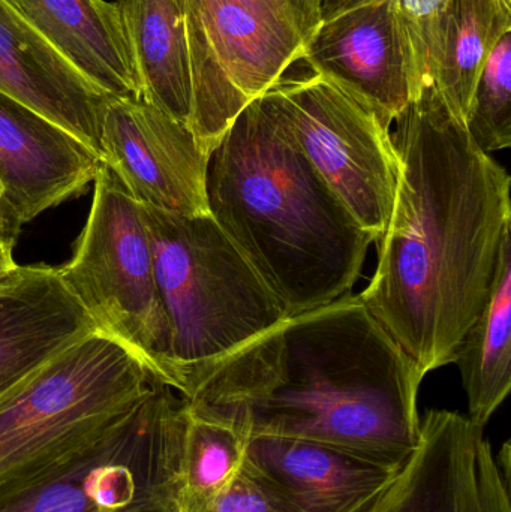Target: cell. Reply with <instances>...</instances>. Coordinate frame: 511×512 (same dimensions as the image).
<instances>
[{
	"label": "cell",
	"instance_id": "ba28073f",
	"mask_svg": "<svg viewBox=\"0 0 511 512\" xmlns=\"http://www.w3.org/2000/svg\"><path fill=\"white\" fill-rule=\"evenodd\" d=\"M261 98L377 243L386 231L398 182L399 161L390 129L323 75L282 77Z\"/></svg>",
	"mask_w": 511,
	"mask_h": 512
},
{
	"label": "cell",
	"instance_id": "5bb4252c",
	"mask_svg": "<svg viewBox=\"0 0 511 512\" xmlns=\"http://www.w3.org/2000/svg\"><path fill=\"white\" fill-rule=\"evenodd\" d=\"M246 465L299 512H359L399 469L314 442L252 438Z\"/></svg>",
	"mask_w": 511,
	"mask_h": 512
},
{
	"label": "cell",
	"instance_id": "7a4b0ae2",
	"mask_svg": "<svg viewBox=\"0 0 511 512\" xmlns=\"http://www.w3.org/2000/svg\"><path fill=\"white\" fill-rule=\"evenodd\" d=\"M416 363L359 295L282 319L195 373L191 414L248 439L284 438L401 469L419 445Z\"/></svg>",
	"mask_w": 511,
	"mask_h": 512
},
{
	"label": "cell",
	"instance_id": "5b68a950",
	"mask_svg": "<svg viewBox=\"0 0 511 512\" xmlns=\"http://www.w3.org/2000/svg\"><path fill=\"white\" fill-rule=\"evenodd\" d=\"M141 215L182 394L195 373L288 316L212 216L171 215L147 206Z\"/></svg>",
	"mask_w": 511,
	"mask_h": 512
},
{
	"label": "cell",
	"instance_id": "4fadbf2b",
	"mask_svg": "<svg viewBox=\"0 0 511 512\" xmlns=\"http://www.w3.org/2000/svg\"><path fill=\"white\" fill-rule=\"evenodd\" d=\"M0 92L66 129L102 161V116L110 98L81 77L6 0H0Z\"/></svg>",
	"mask_w": 511,
	"mask_h": 512
},
{
	"label": "cell",
	"instance_id": "ffe728a7",
	"mask_svg": "<svg viewBox=\"0 0 511 512\" xmlns=\"http://www.w3.org/2000/svg\"><path fill=\"white\" fill-rule=\"evenodd\" d=\"M186 406V405H185ZM188 412L173 512H195L245 465L249 439L233 424Z\"/></svg>",
	"mask_w": 511,
	"mask_h": 512
},
{
	"label": "cell",
	"instance_id": "30bf717a",
	"mask_svg": "<svg viewBox=\"0 0 511 512\" xmlns=\"http://www.w3.org/2000/svg\"><path fill=\"white\" fill-rule=\"evenodd\" d=\"M102 164L141 206L209 215L203 152L186 123L141 99H110L102 116Z\"/></svg>",
	"mask_w": 511,
	"mask_h": 512
},
{
	"label": "cell",
	"instance_id": "7402d4cb",
	"mask_svg": "<svg viewBox=\"0 0 511 512\" xmlns=\"http://www.w3.org/2000/svg\"><path fill=\"white\" fill-rule=\"evenodd\" d=\"M446 0H392L413 83L414 98L429 84V59L435 23Z\"/></svg>",
	"mask_w": 511,
	"mask_h": 512
},
{
	"label": "cell",
	"instance_id": "277c9868",
	"mask_svg": "<svg viewBox=\"0 0 511 512\" xmlns=\"http://www.w3.org/2000/svg\"><path fill=\"white\" fill-rule=\"evenodd\" d=\"M156 384L98 330L51 358L0 396V495L89 450Z\"/></svg>",
	"mask_w": 511,
	"mask_h": 512
},
{
	"label": "cell",
	"instance_id": "8992f818",
	"mask_svg": "<svg viewBox=\"0 0 511 512\" xmlns=\"http://www.w3.org/2000/svg\"><path fill=\"white\" fill-rule=\"evenodd\" d=\"M96 328L125 346L159 384L180 393L171 336L141 206L102 164L74 255L56 268Z\"/></svg>",
	"mask_w": 511,
	"mask_h": 512
},
{
	"label": "cell",
	"instance_id": "d4e9b609",
	"mask_svg": "<svg viewBox=\"0 0 511 512\" xmlns=\"http://www.w3.org/2000/svg\"><path fill=\"white\" fill-rule=\"evenodd\" d=\"M318 2H320L321 24H323L363 6L371 5L377 0H318Z\"/></svg>",
	"mask_w": 511,
	"mask_h": 512
},
{
	"label": "cell",
	"instance_id": "6da1fadb",
	"mask_svg": "<svg viewBox=\"0 0 511 512\" xmlns=\"http://www.w3.org/2000/svg\"><path fill=\"white\" fill-rule=\"evenodd\" d=\"M393 125L395 201L359 297L425 378L455 364L488 301L511 231V180L434 84Z\"/></svg>",
	"mask_w": 511,
	"mask_h": 512
},
{
	"label": "cell",
	"instance_id": "cb8c5ba5",
	"mask_svg": "<svg viewBox=\"0 0 511 512\" xmlns=\"http://www.w3.org/2000/svg\"><path fill=\"white\" fill-rule=\"evenodd\" d=\"M12 248L0 246V292L8 291L23 279L26 267L18 265L12 256Z\"/></svg>",
	"mask_w": 511,
	"mask_h": 512
},
{
	"label": "cell",
	"instance_id": "7c38bea8",
	"mask_svg": "<svg viewBox=\"0 0 511 512\" xmlns=\"http://www.w3.org/2000/svg\"><path fill=\"white\" fill-rule=\"evenodd\" d=\"M101 165L83 141L0 92V189L20 227L83 194Z\"/></svg>",
	"mask_w": 511,
	"mask_h": 512
},
{
	"label": "cell",
	"instance_id": "52a82bcc",
	"mask_svg": "<svg viewBox=\"0 0 511 512\" xmlns=\"http://www.w3.org/2000/svg\"><path fill=\"white\" fill-rule=\"evenodd\" d=\"M185 400L156 384L71 462L0 495V512H173Z\"/></svg>",
	"mask_w": 511,
	"mask_h": 512
},
{
	"label": "cell",
	"instance_id": "ac0fdd59",
	"mask_svg": "<svg viewBox=\"0 0 511 512\" xmlns=\"http://www.w3.org/2000/svg\"><path fill=\"white\" fill-rule=\"evenodd\" d=\"M507 32L511 0H446L441 8L432 36L429 84L464 122L480 71Z\"/></svg>",
	"mask_w": 511,
	"mask_h": 512
},
{
	"label": "cell",
	"instance_id": "9c48e42d",
	"mask_svg": "<svg viewBox=\"0 0 511 512\" xmlns=\"http://www.w3.org/2000/svg\"><path fill=\"white\" fill-rule=\"evenodd\" d=\"M483 429L458 412H426L410 459L359 512H511L509 444L498 456Z\"/></svg>",
	"mask_w": 511,
	"mask_h": 512
},
{
	"label": "cell",
	"instance_id": "e0dca14e",
	"mask_svg": "<svg viewBox=\"0 0 511 512\" xmlns=\"http://www.w3.org/2000/svg\"><path fill=\"white\" fill-rule=\"evenodd\" d=\"M141 98L189 126L192 75L185 0H117Z\"/></svg>",
	"mask_w": 511,
	"mask_h": 512
},
{
	"label": "cell",
	"instance_id": "9a60e30c",
	"mask_svg": "<svg viewBox=\"0 0 511 512\" xmlns=\"http://www.w3.org/2000/svg\"><path fill=\"white\" fill-rule=\"evenodd\" d=\"M96 330L56 268L27 265L0 292V396Z\"/></svg>",
	"mask_w": 511,
	"mask_h": 512
},
{
	"label": "cell",
	"instance_id": "8fae6325",
	"mask_svg": "<svg viewBox=\"0 0 511 512\" xmlns=\"http://www.w3.org/2000/svg\"><path fill=\"white\" fill-rule=\"evenodd\" d=\"M302 60L369 108L386 128L414 98L392 0H377L321 24Z\"/></svg>",
	"mask_w": 511,
	"mask_h": 512
},
{
	"label": "cell",
	"instance_id": "484cf974",
	"mask_svg": "<svg viewBox=\"0 0 511 512\" xmlns=\"http://www.w3.org/2000/svg\"><path fill=\"white\" fill-rule=\"evenodd\" d=\"M20 231L21 227L15 221L8 204L3 200L2 189H0V246L14 249Z\"/></svg>",
	"mask_w": 511,
	"mask_h": 512
},
{
	"label": "cell",
	"instance_id": "603a6c76",
	"mask_svg": "<svg viewBox=\"0 0 511 512\" xmlns=\"http://www.w3.org/2000/svg\"><path fill=\"white\" fill-rule=\"evenodd\" d=\"M195 512H299L273 484L251 466L242 471L221 493Z\"/></svg>",
	"mask_w": 511,
	"mask_h": 512
},
{
	"label": "cell",
	"instance_id": "d6986e66",
	"mask_svg": "<svg viewBox=\"0 0 511 512\" xmlns=\"http://www.w3.org/2000/svg\"><path fill=\"white\" fill-rule=\"evenodd\" d=\"M455 364L468 397V418L485 427L511 388V231L501 245L491 294L462 337Z\"/></svg>",
	"mask_w": 511,
	"mask_h": 512
},
{
	"label": "cell",
	"instance_id": "2e32d148",
	"mask_svg": "<svg viewBox=\"0 0 511 512\" xmlns=\"http://www.w3.org/2000/svg\"><path fill=\"white\" fill-rule=\"evenodd\" d=\"M81 77L110 99H141L116 2L6 0Z\"/></svg>",
	"mask_w": 511,
	"mask_h": 512
},
{
	"label": "cell",
	"instance_id": "44dd1931",
	"mask_svg": "<svg viewBox=\"0 0 511 512\" xmlns=\"http://www.w3.org/2000/svg\"><path fill=\"white\" fill-rule=\"evenodd\" d=\"M465 126L489 155L511 146V32L498 41L480 71Z\"/></svg>",
	"mask_w": 511,
	"mask_h": 512
},
{
	"label": "cell",
	"instance_id": "3957f363",
	"mask_svg": "<svg viewBox=\"0 0 511 512\" xmlns=\"http://www.w3.org/2000/svg\"><path fill=\"white\" fill-rule=\"evenodd\" d=\"M206 198L287 316L350 294L374 243L261 96L209 153Z\"/></svg>",
	"mask_w": 511,
	"mask_h": 512
}]
</instances>
